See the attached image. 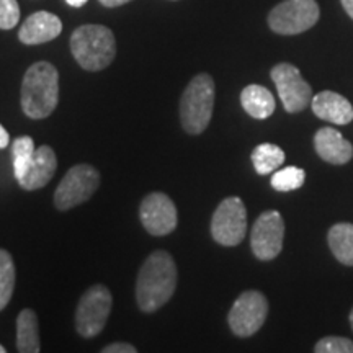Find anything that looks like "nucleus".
<instances>
[{
	"mask_svg": "<svg viewBox=\"0 0 353 353\" xmlns=\"http://www.w3.org/2000/svg\"><path fill=\"white\" fill-rule=\"evenodd\" d=\"M128 2H131V0H100L101 6L110 7V8H113V7H120V6H125V3H128Z\"/></svg>",
	"mask_w": 353,
	"mask_h": 353,
	"instance_id": "28",
	"label": "nucleus"
},
{
	"mask_svg": "<svg viewBox=\"0 0 353 353\" xmlns=\"http://www.w3.org/2000/svg\"><path fill=\"white\" fill-rule=\"evenodd\" d=\"M0 353H6V348H3L2 345H0Z\"/></svg>",
	"mask_w": 353,
	"mask_h": 353,
	"instance_id": "32",
	"label": "nucleus"
},
{
	"mask_svg": "<svg viewBox=\"0 0 353 353\" xmlns=\"http://www.w3.org/2000/svg\"><path fill=\"white\" fill-rule=\"evenodd\" d=\"M321 17L316 0H285L268 13V26L278 34H299L307 32Z\"/></svg>",
	"mask_w": 353,
	"mask_h": 353,
	"instance_id": "5",
	"label": "nucleus"
},
{
	"mask_svg": "<svg viewBox=\"0 0 353 353\" xmlns=\"http://www.w3.org/2000/svg\"><path fill=\"white\" fill-rule=\"evenodd\" d=\"M70 52L82 69L97 72L108 68L117 56V41L103 25H82L70 37Z\"/></svg>",
	"mask_w": 353,
	"mask_h": 353,
	"instance_id": "3",
	"label": "nucleus"
},
{
	"mask_svg": "<svg viewBox=\"0 0 353 353\" xmlns=\"http://www.w3.org/2000/svg\"><path fill=\"white\" fill-rule=\"evenodd\" d=\"M304 179H306V172L303 169H299V167H285V169L273 174L272 187L276 192H291V190L301 188Z\"/></svg>",
	"mask_w": 353,
	"mask_h": 353,
	"instance_id": "23",
	"label": "nucleus"
},
{
	"mask_svg": "<svg viewBox=\"0 0 353 353\" xmlns=\"http://www.w3.org/2000/svg\"><path fill=\"white\" fill-rule=\"evenodd\" d=\"M268 314V301L260 291H245L229 311V327L237 337H250L263 325Z\"/></svg>",
	"mask_w": 353,
	"mask_h": 353,
	"instance_id": "9",
	"label": "nucleus"
},
{
	"mask_svg": "<svg viewBox=\"0 0 353 353\" xmlns=\"http://www.w3.org/2000/svg\"><path fill=\"white\" fill-rule=\"evenodd\" d=\"M63 32V21L59 17H56L51 12H37L30 15L28 19L23 21L19 39L23 44L28 46H34V44H43L57 38Z\"/></svg>",
	"mask_w": 353,
	"mask_h": 353,
	"instance_id": "13",
	"label": "nucleus"
},
{
	"mask_svg": "<svg viewBox=\"0 0 353 353\" xmlns=\"http://www.w3.org/2000/svg\"><path fill=\"white\" fill-rule=\"evenodd\" d=\"M39 343L38 317L32 309H23L17 317V350L21 353H38Z\"/></svg>",
	"mask_w": 353,
	"mask_h": 353,
	"instance_id": "18",
	"label": "nucleus"
},
{
	"mask_svg": "<svg viewBox=\"0 0 353 353\" xmlns=\"http://www.w3.org/2000/svg\"><path fill=\"white\" fill-rule=\"evenodd\" d=\"M70 7H82L83 3H87V0H65Z\"/></svg>",
	"mask_w": 353,
	"mask_h": 353,
	"instance_id": "30",
	"label": "nucleus"
},
{
	"mask_svg": "<svg viewBox=\"0 0 353 353\" xmlns=\"http://www.w3.org/2000/svg\"><path fill=\"white\" fill-rule=\"evenodd\" d=\"M314 148L322 161L329 164L343 165L353 157V148L334 128H321L314 136Z\"/></svg>",
	"mask_w": 353,
	"mask_h": 353,
	"instance_id": "15",
	"label": "nucleus"
},
{
	"mask_svg": "<svg viewBox=\"0 0 353 353\" xmlns=\"http://www.w3.org/2000/svg\"><path fill=\"white\" fill-rule=\"evenodd\" d=\"M139 218L145 231L152 236H167L174 232L179 223V214L170 196L165 193H149L141 203Z\"/></svg>",
	"mask_w": 353,
	"mask_h": 353,
	"instance_id": "12",
	"label": "nucleus"
},
{
	"mask_svg": "<svg viewBox=\"0 0 353 353\" xmlns=\"http://www.w3.org/2000/svg\"><path fill=\"white\" fill-rule=\"evenodd\" d=\"M15 288V263L7 250L0 249V311L10 303Z\"/></svg>",
	"mask_w": 353,
	"mask_h": 353,
	"instance_id": "22",
	"label": "nucleus"
},
{
	"mask_svg": "<svg viewBox=\"0 0 353 353\" xmlns=\"http://www.w3.org/2000/svg\"><path fill=\"white\" fill-rule=\"evenodd\" d=\"M20 7L17 0H0V30H12L19 25Z\"/></svg>",
	"mask_w": 353,
	"mask_h": 353,
	"instance_id": "25",
	"label": "nucleus"
},
{
	"mask_svg": "<svg viewBox=\"0 0 353 353\" xmlns=\"http://www.w3.org/2000/svg\"><path fill=\"white\" fill-rule=\"evenodd\" d=\"M350 325H352V329H353V309H352V312H350Z\"/></svg>",
	"mask_w": 353,
	"mask_h": 353,
	"instance_id": "31",
	"label": "nucleus"
},
{
	"mask_svg": "<svg viewBox=\"0 0 353 353\" xmlns=\"http://www.w3.org/2000/svg\"><path fill=\"white\" fill-rule=\"evenodd\" d=\"M57 169V157L50 145H39L34 151L28 170L23 179L19 180V185L26 192H33L46 187L51 182Z\"/></svg>",
	"mask_w": 353,
	"mask_h": 353,
	"instance_id": "14",
	"label": "nucleus"
},
{
	"mask_svg": "<svg viewBox=\"0 0 353 353\" xmlns=\"http://www.w3.org/2000/svg\"><path fill=\"white\" fill-rule=\"evenodd\" d=\"M21 110L32 120H43L54 112L59 101V74L48 61L28 68L21 82Z\"/></svg>",
	"mask_w": 353,
	"mask_h": 353,
	"instance_id": "2",
	"label": "nucleus"
},
{
	"mask_svg": "<svg viewBox=\"0 0 353 353\" xmlns=\"http://www.w3.org/2000/svg\"><path fill=\"white\" fill-rule=\"evenodd\" d=\"M312 112L321 120L334 125H348L353 120V107L345 97L335 92L324 90L311 100Z\"/></svg>",
	"mask_w": 353,
	"mask_h": 353,
	"instance_id": "16",
	"label": "nucleus"
},
{
	"mask_svg": "<svg viewBox=\"0 0 353 353\" xmlns=\"http://www.w3.org/2000/svg\"><path fill=\"white\" fill-rule=\"evenodd\" d=\"M285 223L278 211H265L254 223L250 232L252 252L259 260H273L283 249Z\"/></svg>",
	"mask_w": 353,
	"mask_h": 353,
	"instance_id": "11",
	"label": "nucleus"
},
{
	"mask_svg": "<svg viewBox=\"0 0 353 353\" xmlns=\"http://www.w3.org/2000/svg\"><path fill=\"white\" fill-rule=\"evenodd\" d=\"M8 143H10V136H8L6 128L0 125V149H6Z\"/></svg>",
	"mask_w": 353,
	"mask_h": 353,
	"instance_id": "27",
	"label": "nucleus"
},
{
	"mask_svg": "<svg viewBox=\"0 0 353 353\" xmlns=\"http://www.w3.org/2000/svg\"><path fill=\"white\" fill-rule=\"evenodd\" d=\"M341 2H342V7L345 8L347 15L353 20V0H341Z\"/></svg>",
	"mask_w": 353,
	"mask_h": 353,
	"instance_id": "29",
	"label": "nucleus"
},
{
	"mask_svg": "<svg viewBox=\"0 0 353 353\" xmlns=\"http://www.w3.org/2000/svg\"><path fill=\"white\" fill-rule=\"evenodd\" d=\"M136 347L126 342H114L112 345H107L103 348V353H136Z\"/></svg>",
	"mask_w": 353,
	"mask_h": 353,
	"instance_id": "26",
	"label": "nucleus"
},
{
	"mask_svg": "<svg viewBox=\"0 0 353 353\" xmlns=\"http://www.w3.org/2000/svg\"><path fill=\"white\" fill-rule=\"evenodd\" d=\"M216 87L210 74H198L190 81L180 99V121L188 134H201L213 117Z\"/></svg>",
	"mask_w": 353,
	"mask_h": 353,
	"instance_id": "4",
	"label": "nucleus"
},
{
	"mask_svg": "<svg viewBox=\"0 0 353 353\" xmlns=\"http://www.w3.org/2000/svg\"><path fill=\"white\" fill-rule=\"evenodd\" d=\"M327 241L334 257L341 263L353 267V224H335L330 228Z\"/></svg>",
	"mask_w": 353,
	"mask_h": 353,
	"instance_id": "19",
	"label": "nucleus"
},
{
	"mask_svg": "<svg viewBox=\"0 0 353 353\" xmlns=\"http://www.w3.org/2000/svg\"><path fill=\"white\" fill-rule=\"evenodd\" d=\"M34 143L30 136H20L13 141L12 144V157H13V174H15L17 182L23 179L28 170L32 159L34 156Z\"/></svg>",
	"mask_w": 353,
	"mask_h": 353,
	"instance_id": "21",
	"label": "nucleus"
},
{
	"mask_svg": "<svg viewBox=\"0 0 353 353\" xmlns=\"http://www.w3.org/2000/svg\"><path fill=\"white\" fill-rule=\"evenodd\" d=\"M272 81L280 95L281 103L288 113L303 112L311 103L312 90L311 85L304 81L298 68L293 64L280 63L272 69Z\"/></svg>",
	"mask_w": 353,
	"mask_h": 353,
	"instance_id": "10",
	"label": "nucleus"
},
{
	"mask_svg": "<svg viewBox=\"0 0 353 353\" xmlns=\"http://www.w3.org/2000/svg\"><path fill=\"white\" fill-rule=\"evenodd\" d=\"M316 353H353V342L345 337H324L316 343Z\"/></svg>",
	"mask_w": 353,
	"mask_h": 353,
	"instance_id": "24",
	"label": "nucleus"
},
{
	"mask_svg": "<svg viewBox=\"0 0 353 353\" xmlns=\"http://www.w3.org/2000/svg\"><path fill=\"white\" fill-rule=\"evenodd\" d=\"M247 210L241 198L229 196L219 203L211 219V236L221 245L234 247L244 241Z\"/></svg>",
	"mask_w": 353,
	"mask_h": 353,
	"instance_id": "8",
	"label": "nucleus"
},
{
	"mask_svg": "<svg viewBox=\"0 0 353 353\" xmlns=\"http://www.w3.org/2000/svg\"><path fill=\"white\" fill-rule=\"evenodd\" d=\"M254 169L260 175H268L275 172L285 162V152L276 144L263 143L257 145L252 152Z\"/></svg>",
	"mask_w": 353,
	"mask_h": 353,
	"instance_id": "20",
	"label": "nucleus"
},
{
	"mask_svg": "<svg viewBox=\"0 0 353 353\" xmlns=\"http://www.w3.org/2000/svg\"><path fill=\"white\" fill-rule=\"evenodd\" d=\"M100 174L90 164H77L68 170L54 192V205L59 211H68L85 203L97 192Z\"/></svg>",
	"mask_w": 353,
	"mask_h": 353,
	"instance_id": "7",
	"label": "nucleus"
},
{
	"mask_svg": "<svg viewBox=\"0 0 353 353\" xmlns=\"http://www.w3.org/2000/svg\"><path fill=\"white\" fill-rule=\"evenodd\" d=\"M241 105L255 120H267L275 112V99L272 92L257 83L247 85L242 90Z\"/></svg>",
	"mask_w": 353,
	"mask_h": 353,
	"instance_id": "17",
	"label": "nucleus"
},
{
	"mask_svg": "<svg viewBox=\"0 0 353 353\" xmlns=\"http://www.w3.org/2000/svg\"><path fill=\"white\" fill-rule=\"evenodd\" d=\"M176 288V265L165 250H156L144 260L136 281V303L141 311L154 312L169 303Z\"/></svg>",
	"mask_w": 353,
	"mask_h": 353,
	"instance_id": "1",
	"label": "nucleus"
},
{
	"mask_svg": "<svg viewBox=\"0 0 353 353\" xmlns=\"http://www.w3.org/2000/svg\"><path fill=\"white\" fill-rule=\"evenodd\" d=\"M113 298L107 286L94 285L82 294L76 311V327L82 337L99 335L112 312Z\"/></svg>",
	"mask_w": 353,
	"mask_h": 353,
	"instance_id": "6",
	"label": "nucleus"
}]
</instances>
